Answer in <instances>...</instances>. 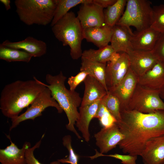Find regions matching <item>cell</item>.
<instances>
[{
	"label": "cell",
	"mask_w": 164,
	"mask_h": 164,
	"mask_svg": "<svg viewBox=\"0 0 164 164\" xmlns=\"http://www.w3.org/2000/svg\"><path fill=\"white\" fill-rule=\"evenodd\" d=\"M121 119L116 124L125 136L118 144L125 153L141 156L146 143L164 135V111L144 113L133 110L120 111Z\"/></svg>",
	"instance_id": "6da1fadb"
},
{
	"label": "cell",
	"mask_w": 164,
	"mask_h": 164,
	"mask_svg": "<svg viewBox=\"0 0 164 164\" xmlns=\"http://www.w3.org/2000/svg\"><path fill=\"white\" fill-rule=\"evenodd\" d=\"M33 78L17 80L4 86L0 97V109L4 116L11 120L16 118L46 87L45 84Z\"/></svg>",
	"instance_id": "7a4b0ae2"
},
{
	"label": "cell",
	"mask_w": 164,
	"mask_h": 164,
	"mask_svg": "<svg viewBox=\"0 0 164 164\" xmlns=\"http://www.w3.org/2000/svg\"><path fill=\"white\" fill-rule=\"evenodd\" d=\"M67 77L61 71L58 74L53 75L47 74L45 79L52 97L64 111L68 120L66 128L73 132L79 139L81 137L76 131L74 125L79 116L78 108L81 105L82 98L75 91H71L66 87L65 83Z\"/></svg>",
	"instance_id": "3957f363"
},
{
	"label": "cell",
	"mask_w": 164,
	"mask_h": 164,
	"mask_svg": "<svg viewBox=\"0 0 164 164\" xmlns=\"http://www.w3.org/2000/svg\"><path fill=\"white\" fill-rule=\"evenodd\" d=\"M83 29L77 17L72 11L68 12L52 27L56 38L63 46L70 47V55L74 60H78L82 56Z\"/></svg>",
	"instance_id": "277c9868"
},
{
	"label": "cell",
	"mask_w": 164,
	"mask_h": 164,
	"mask_svg": "<svg viewBox=\"0 0 164 164\" xmlns=\"http://www.w3.org/2000/svg\"><path fill=\"white\" fill-rule=\"evenodd\" d=\"M15 4L20 20L25 24L46 26L53 19L56 0H16Z\"/></svg>",
	"instance_id": "5b68a950"
},
{
	"label": "cell",
	"mask_w": 164,
	"mask_h": 164,
	"mask_svg": "<svg viewBox=\"0 0 164 164\" xmlns=\"http://www.w3.org/2000/svg\"><path fill=\"white\" fill-rule=\"evenodd\" d=\"M151 2L147 0H128L124 12L116 25L134 27L137 32L150 27L153 15Z\"/></svg>",
	"instance_id": "8992f818"
},
{
	"label": "cell",
	"mask_w": 164,
	"mask_h": 164,
	"mask_svg": "<svg viewBox=\"0 0 164 164\" xmlns=\"http://www.w3.org/2000/svg\"><path fill=\"white\" fill-rule=\"evenodd\" d=\"M127 110L150 113L158 110L164 111V102L159 91L142 87L138 84L128 103Z\"/></svg>",
	"instance_id": "52a82bcc"
},
{
	"label": "cell",
	"mask_w": 164,
	"mask_h": 164,
	"mask_svg": "<svg viewBox=\"0 0 164 164\" xmlns=\"http://www.w3.org/2000/svg\"><path fill=\"white\" fill-rule=\"evenodd\" d=\"M50 107L55 108L59 113L63 111L52 97L50 90L46 87L35 99L25 112L11 120L12 123L9 131L16 127L23 121L30 119L34 120L36 118L41 116L42 112Z\"/></svg>",
	"instance_id": "ba28073f"
},
{
	"label": "cell",
	"mask_w": 164,
	"mask_h": 164,
	"mask_svg": "<svg viewBox=\"0 0 164 164\" xmlns=\"http://www.w3.org/2000/svg\"><path fill=\"white\" fill-rule=\"evenodd\" d=\"M127 53L129 58L130 68L138 77L143 75L159 61L152 51L133 49Z\"/></svg>",
	"instance_id": "9c48e42d"
},
{
	"label": "cell",
	"mask_w": 164,
	"mask_h": 164,
	"mask_svg": "<svg viewBox=\"0 0 164 164\" xmlns=\"http://www.w3.org/2000/svg\"><path fill=\"white\" fill-rule=\"evenodd\" d=\"M130 68L128 57L126 53H120L119 58L114 63H107L106 69V84L108 91L113 89L121 82Z\"/></svg>",
	"instance_id": "30bf717a"
},
{
	"label": "cell",
	"mask_w": 164,
	"mask_h": 164,
	"mask_svg": "<svg viewBox=\"0 0 164 164\" xmlns=\"http://www.w3.org/2000/svg\"><path fill=\"white\" fill-rule=\"evenodd\" d=\"M94 137L96 145L102 154L115 148L125 138L116 123L109 127H103L94 134Z\"/></svg>",
	"instance_id": "8fae6325"
},
{
	"label": "cell",
	"mask_w": 164,
	"mask_h": 164,
	"mask_svg": "<svg viewBox=\"0 0 164 164\" xmlns=\"http://www.w3.org/2000/svg\"><path fill=\"white\" fill-rule=\"evenodd\" d=\"M104 9L92 2L82 4L77 17L83 29L105 24Z\"/></svg>",
	"instance_id": "7c38bea8"
},
{
	"label": "cell",
	"mask_w": 164,
	"mask_h": 164,
	"mask_svg": "<svg viewBox=\"0 0 164 164\" xmlns=\"http://www.w3.org/2000/svg\"><path fill=\"white\" fill-rule=\"evenodd\" d=\"M138 77L130 68L121 82L110 91L118 99L120 111L127 110L130 100L138 84Z\"/></svg>",
	"instance_id": "4fadbf2b"
},
{
	"label": "cell",
	"mask_w": 164,
	"mask_h": 164,
	"mask_svg": "<svg viewBox=\"0 0 164 164\" xmlns=\"http://www.w3.org/2000/svg\"><path fill=\"white\" fill-rule=\"evenodd\" d=\"M141 156L144 164H164V135L149 141Z\"/></svg>",
	"instance_id": "5bb4252c"
},
{
	"label": "cell",
	"mask_w": 164,
	"mask_h": 164,
	"mask_svg": "<svg viewBox=\"0 0 164 164\" xmlns=\"http://www.w3.org/2000/svg\"><path fill=\"white\" fill-rule=\"evenodd\" d=\"M1 44L8 47L23 50L34 57H40L43 56L46 54L47 50L46 43L30 36L18 42H11L6 40Z\"/></svg>",
	"instance_id": "9a60e30c"
},
{
	"label": "cell",
	"mask_w": 164,
	"mask_h": 164,
	"mask_svg": "<svg viewBox=\"0 0 164 164\" xmlns=\"http://www.w3.org/2000/svg\"><path fill=\"white\" fill-rule=\"evenodd\" d=\"M164 83V63L160 61L138 78L139 85L159 91Z\"/></svg>",
	"instance_id": "2e32d148"
},
{
	"label": "cell",
	"mask_w": 164,
	"mask_h": 164,
	"mask_svg": "<svg viewBox=\"0 0 164 164\" xmlns=\"http://www.w3.org/2000/svg\"><path fill=\"white\" fill-rule=\"evenodd\" d=\"M159 32L150 27L136 33H133L131 43L134 50L152 51L160 34Z\"/></svg>",
	"instance_id": "e0dca14e"
},
{
	"label": "cell",
	"mask_w": 164,
	"mask_h": 164,
	"mask_svg": "<svg viewBox=\"0 0 164 164\" xmlns=\"http://www.w3.org/2000/svg\"><path fill=\"white\" fill-rule=\"evenodd\" d=\"M133 33L130 27L117 25L113 27L110 45L115 52L127 53L133 49L131 43Z\"/></svg>",
	"instance_id": "ac0fdd59"
},
{
	"label": "cell",
	"mask_w": 164,
	"mask_h": 164,
	"mask_svg": "<svg viewBox=\"0 0 164 164\" xmlns=\"http://www.w3.org/2000/svg\"><path fill=\"white\" fill-rule=\"evenodd\" d=\"M11 144L4 149H0V162L1 164H27L25 157L26 150L31 147V144L26 142L22 149H19L12 142L9 135H6Z\"/></svg>",
	"instance_id": "d6986e66"
},
{
	"label": "cell",
	"mask_w": 164,
	"mask_h": 164,
	"mask_svg": "<svg viewBox=\"0 0 164 164\" xmlns=\"http://www.w3.org/2000/svg\"><path fill=\"white\" fill-rule=\"evenodd\" d=\"M100 100H98L86 105H80L79 108V116L75 125L87 142L90 140V123L91 120L94 118Z\"/></svg>",
	"instance_id": "ffe728a7"
},
{
	"label": "cell",
	"mask_w": 164,
	"mask_h": 164,
	"mask_svg": "<svg viewBox=\"0 0 164 164\" xmlns=\"http://www.w3.org/2000/svg\"><path fill=\"white\" fill-rule=\"evenodd\" d=\"M112 28L105 24L101 26L83 29L84 38L99 48L104 47L110 42Z\"/></svg>",
	"instance_id": "44dd1931"
},
{
	"label": "cell",
	"mask_w": 164,
	"mask_h": 164,
	"mask_svg": "<svg viewBox=\"0 0 164 164\" xmlns=\"http://www.w3.org/2000/svg\"><path fill=\"white\" fill-rule=\"evenodd\" d=\"M84 82L85 90L80 105H86L101 100L108 92L99 81L90 75L87 76Z\"/></svg>",
	"instance_id": "7402d4cb"
},
{
	"label": "cell",
	"mask_w": 164,
	"mask_h": 164,
	"mask_svg": "<svg viewBox=\"0 0 164 164\" xmlns=\"http://www.w3.org/2000/svg\"><path fill=\"white\" fill-rule=\"evenodd\" d=\"M80 71H84L97 80L108 92L106 84V69L107 64L100 63L81 57Z\"/></svg>",
	"instance_id": "603a6c76"
},
{
	"label": "cell",
	"mask_w": 164,
	"mask_h": 164,
	"mask_svg": "<svg viewBox=\"0 0 164 164\" xmlns=\"http://www.w3.org/2000/svg\"><path fill=\"white\" fill-rule=\"evenodd\" d=\"M127 0H117L113 5L104 10L105 24L113 27L122 15Z\"/></svg>",
	"instance_id": "cb8c5ba5"
},
{
	"label": "cell",
	"mask_w": 164,
	"mask_h": 164,
	"mask_svg": "<svg viewBox=\"0 0 164 164\" xmlns=\"http://www.w3.org/2000/svg\"><path fill=\"white\" fill-rule=\"evenodd\" d=\"M32 56L24 51L13 49L0 44V59L10 62L19 61L28 63Z\"/></svg>",
	"instance_id": "d4e9b609"
},
{
	"label": "cell",
	"mask_w": 164,
	"mask_h": 164,
	"mask_svg": "<svg viewBox=\"0 0 164 164\" xmlns=\"http://www.w3.org/2000/svg\"><path fill=\"white\" fill-rule=\"evenodd\" d=\"M115 52L111 45H108L98 50L90 49L85 50L83 52L82 56L90 60L106 64Z\"/></svg>",
	"instance_id": "484cf974"
},
{
	"label": "cell",
	"mask_w": 164,
	"mask_h": 164,
	"mask_svg": "<svg viewBox=\"0 0 164 164\" xmlns=\"http://www.w3.org/2000/svg\"><path fill=\"white\" fill-rule=\"evenodd\" d=\"M92 2V0H56V8L50 26H53L72 8L80 4Z\"/></svg>",
	"instance_id": "4316f807"
},
{
	"label": "cell",
	"mask_w": 164,
	"mask_h": 164,
	"mask_svg": "<svg viewBox=\"0 0 164 164\" xmlns=\"http://www.w3.org/2000/svg\"><path fill=\"white\" fill-rule=\"evenodd\" d=\"M100 102L115 118L117 122L121 121L120 103L117 97L108 91L101 100Z\"/></svg>",
	"instance_id": "83f0119b"
},
{
	"label": "cell",
	"mask_w": 164,
	"mask_h": 164,
	"mask_svg": "<svg viewBox=\"0 0 164 164\" xmlns=\"http://www.w3.org/2000/svg\"><path fill=\"white\" fill-rule=\"evenodd\" d=\"M94 118L98 119L104 128L110 127L117 122L115 118L100 101Z\"/></svg>",
	"instance_id": "f1b7e54d"
},
{
	"label": "cell",
	"mask_w": 164,
	"mask_h": 164,
	"mask_svg": "<svg viewBox=\"0 0 164 164\" xmlns=\"http://www.w3.org/2000/svg\"><path fill=\"white\" fill-rule=\"evenodd\" d=\"M150 27L160 33H164V9L163 5L154 6Z\"/></svg>",
	"instance_id": "f546056e"
},
{
	"label": "cell",
	"mask_w": 164,
	"mask_h": 164,
	"mask_svg": "<svg viewBox=\"0 0 164 164\" xmlns=\"http://www.w3.org/2000/svg\"><path fill=\"white\" fill-rule=\"evenodd\" d=\"M63 144L67 149L69 152L68 156L66 158L58 160L62 163H69L70 164H78L79 156L74 152L71 145V137L69 135L64 136L62 138Z\"/></svg>",
	"instance_id": "4dcf8cb0"
},
{
	"label": "cell",
	"mask_w": 164,
	"mask_h": 164,
	"mask_svg": "<svg viewBox=\"0 0 164 164\" xmlns=\"http://www.w3.org/2000/svg\"><path fill=\"white\" fill-rule=\"evenodd\" d=\"M95 154L93 156H90L91 159H93L100 156H108L119 159L121 161L123 164H137L136 161L137 159V155L130 154L124 155L115 153L113 154L104 155L99 152L97 150H95Z\"/></svg>",
	"instance_id": "1f68e13d"
},
{
	"label": "cell",
	"mask_w": 164,
	"mask_h": 164,
	"mask_svg": "<svg viewBox=\"0 0 164 164\" xmlns=\"http://www.w3.org/2000/svg\"><path fill=\"white\" fill-rule=\"evenodd\" d=\"M44 135V134L43 135L40 139L35 145L26 150L25 157L27 164H42L35 158L34 155V152L36 149L39 148L40 146L42 140L43 138ZM50 164H60V162L57 160L51 162Z\"/></svg>",
	"instance_id": "d6a6232c"
},
{
	"label": "cell",
	"mask_w": 164,
	"mask_h": 164,
	"mask_svg": "<svg viewBox=\"0 0 164 164\" xmlns=\"http://www.w3.org/2000/svg\"><path fill=\"white\" fill-rule=\"evenodd\" d=\"M88 75L89 74L87 72L80 71L76 75L69 77L67 80L69 89L71 91H75L77 86L82 82H84Z\"/></svg>",
	"instance_id": "836d02e7"
},
{
	"label": "cell",
	"mask_w": 164,
	"mask_h": 164,
	"mask_svg": "<svg viewBox=\"0 0 164 164\" xmlns=\"http://www.w3.org/2000/svg\"><path fill=\"white\" fill-rule=\"evenodd\" d=\"M152 51L159 61L164 63V33H160Z\"/></svg>",
	"instance_id": "e575fe53"
},
{
	"label": "cell",
	"mask_w": 164,
	"mask_h": 164,
	"mask_svg": "<svg viewBox=\"0 0 164 164\" xmlns=\"http://www.w3.org/2000/svg\"><path fill=\"white\" fill-rule=\"evenodd\" d=\"M117 0H92V2L104 9L114 4Z\"/></svg>",
	"instance_id": "d590c367"
},
{
	"label": "cell",
	"mask_w": 164,
	"mask_h": 164,
	"mask_svg": "<svg viewBox=\"0 0 164 164\" xmlns=\"http://www.w3.org/2000/svg\"><path fill=\"white\" fill-rule=\"evenodd\" d=\"M0 2L4 5L7 11L11 9L10 1V0H0Z\"/></svg>",
	"instance_id": "8d00e7d4"
},
{
	"label": "cell",
	"mask_w": 164,
	"mask_h": 164,
	"mask_svg": "<svg viewBox=\"0 0 164 164\" xmlns=\"http://www.w3.org/2000/svg\"><path fill=\"white\" fill-rule=\"evenodd\" d=\"M159 93L161 98L164 102V83L160 89Z\"/></svg>",
	"instance_id": "74e56055"
},
{
	"label": "cell",
	"mask_w": 164,
	"mask_h": 164,
	"mask_svg": "<svg viewBox=\"0 0 164 164\" xmlns=\"http://www.w3.org/2000/svg\"><path fill=\"white\" fill-rule=\"evenodd\" d=\"M163 8H164V5H163Z\"/></svg>",
	"instance_id": "f35d334b"
}]
</instances>
